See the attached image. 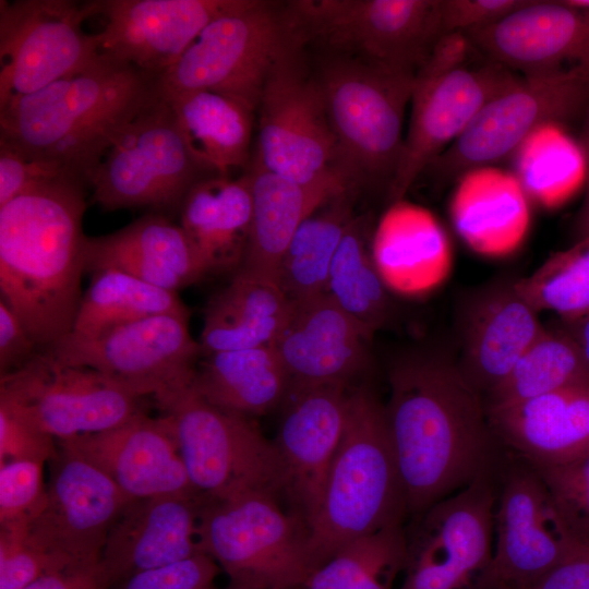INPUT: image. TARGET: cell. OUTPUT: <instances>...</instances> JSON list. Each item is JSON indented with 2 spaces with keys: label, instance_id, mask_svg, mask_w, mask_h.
<instances>
[{
  "label": "cell",
  "instance_id": "f6af8a7d",
  "mask_svg": "<svg viewBox=\"0 0 589 589\" xmlns=\"http://www.w3.org/2000/svg\"><path fill=\"white\" fill-rule=\"evenodd\" d=\"M55 437L40 430L12 402L0 398V462L31 460L45 464L56 453Z\"/></svg>",
  "mask_w": 589,
  "mask_h": 589
},
{
  "label": "cell",
  "instance_id": "d4e9b609",
  "mask_svg": "<svg viewBox=\"0 0 589 589\" xmlns=\"http://www.w3.org/2000/svg\"><path fill=\"white\" fill-rule=\"evenodd\" d=\"M203 496L164 495L130 503L111 527L100 568L113 588L131 576L202 554Z\"/></svg>",
  "mask_w": 589,
  "mask_h": 589
},
{
  "label": "cell",
  "instance_id": "7a4b0ae2",
  "mask_svg": "<svg viewBox=\"0 0 589 589\" xmlns=\"http://www.w3.org/2000/svg\"><path fill=\"white\" fill-rule=\"evenodd\" d=\"M84 184L59 179L0 206L1 299L41 350L72 330L82 300Z\"/></svg>",
  "mask_w": 589,
  "mask_h": 589
},
{
  "label": "cell",
  "instance_id": "4316f807",
  "mask_svg": "<svg viewBox=\"0 0 589 589\" xmlns=\"http://www.w3.org/2000/svg\"><path fill=\"white\" fill-rule=\"evenodd\" d=\"M85 269H118L153 286L178 292L208 274L179 224L147 214L105 236L87 237Z\"/></svg>",
  "mask_w": 589,
  "mask_h": 589
},
{
  "label": "cell",
  "instance_id": "d590c367",
  "mask_svg": "<svg viewBox=\"0 0 589 589\" xmlns=\"http://www.w3.org/2000/svg\"><path fill=\"white\" fill-rule=\"evenodd\" d=\"M160 314L189 315L178 292L169 291L118 269L93 273L69 333L95 338L117 327Z\"/></svg>",
  "mask_w": 589,
  "mask_h": 589
},
{
  "label": "cell",
  "instance_id": "603a6c76",
  "mask_svg": "<svg viewBox=\"0 0 589 589\" xmlns=\"http://www.w3.org/2000/svg\"><path fill=\"white\" fill-rule=\"evenodd\" d=\"M58 445L104 471L128 496H201L194 489L171 419L143 410L122 424L97 433L60 440Z\"/></svg>",
  "mask_w": 589,
  "mask_h": 589
},
{
  "label": "cell",
  "instance_id": "44dd1931",
  "mask_svg": "<svg viewBox=\"0 0 589 589\" xmlns=\"http://www.w3.org/2000/svg\"><path fill=\"white\" fill-rule=\"evenodd\" d=\"M350 392L345 384L289 388L277 440L290 512L312 527L342 436Z\"/></svg>",
  "mask_w": 589,
  "mask_h": 589
},
{
  "label": "cell",
  "instance_id": "9c48e42d",
  "mask_svg": "<svg viewBox=\"0 0 589 589\" xmlns=\"http://www.w3.org/2000/svg\"><path fill=\"white\" fill-rule=\"evenodd\" d=\"M285 13L303 43L322 39L342 55L411 76L444 35L441 0H298Z\"/></svg>",
  "mask_w": 589,
  "mask_h": 589
},
{
  "label": "cell",
  "instance_id": "816d5d0a",
  "mask_svg": "<svg viewBox=\"0 0 589 589\" xmlns=\"http://www.w3.org/2000/svg\"><path fill=\"white\" fill-rule=\"evenodd\" d=\"M532 589H589V539L579 541Z\"/></svg>",
  "mask_w": 589,
  "mask_h": 589
},
{
  "label": "cell",
  "instance_id": "db71d44e",
  "mask_svg": "<svg viewBox=\"0 0 589 589\" xmlns=\"http://www.w3.org/2000/svg\"><path fill=\"white\" fill-rule=\"evenodd\" d=\"M557 324L573 337L589 361V313L572 320L560 318Z\"/></svg>",
  "mask_w": 589,
  "mask_h": 589
},
{
  "label": "cell",
  "instance_id": "b9f144b4",
  "mask_svg": "<svg viewBox=\"0 0 589 589\" xmlns=\"http://www.w3.org/2000/svg\"><path fill=\"white\" fill-rule=\"evenodd\" d=\"M578 540L589 539V453L560 465L533 467Z\"/></svg>",
  "mask_w": 589,
  "mask_h": 589
},
{
  "label": "cell",
  "instance_id": "6f0895ef",
  "mask_svg": "<svg viewBox=\"0 0 589 589\" xmlns=\"http://www.w3.org/2000/svg\"><path fill=\"white\" fill-rule=\"evenodd\" d=\"M207 589H216L214 588L213 586L207 588ZM225 589H254V588H251V587H248V586H243V585H238V584H233L231 582L229 587L225 588Z\"/></svg>",
  "mask_w": 589,
  "mask_h": 589
},
{
  "label": "cell",
  "instance_id": "ac0fdd59",
  "mask_svg": "<svg viewBox=\"0 0 589 589\" xmlns=\"http://www.w3.org/2000/svg\"><path fill=\"white\" fill-rule=\"evenodd\" d=\"M28 540L68 566L99 564L108 533L133 498L104 471L59 446Z\"/></svg>",
  "mask_w": 589,
  "mask_h": 589
},
{
  "label": "cell",
  "instance_id": "836d02e7",
  "mask_svg": "<svg viewBox=\"0 0 589 589\" xmlns=\"http://www.w3.org/2000/svg\"><path fill=\"white\" fill-rule=\"evenodd\" d=\"M192 387L211 405L239 414H262L284 401L289 380L272 346L202 354Z\"/></svg>",
  "mask_w": 589,
  "mask_h": 589
},
{
  "label": "cell",
  "instance_id": "484cf974",
  "mask_svg": "<svg viewBox=\"0 0 589 589\" xmlns=\"http://www.w3.org/2000/svg\"><path fill=\"white\" fill-rule=\"evenodd\" d=\"M462 327L458 368L484 397L509 374L544 325L517 291L515 280H506L479 293Z\"/></svg>",
  "mask_w": 589,
  "mask_h": 589
},
{
  "label": "cell",
  "instance_id": "f35d334b",
  "mask_svg": "<svg viewBox=\"0 0 589 589\" xmlns=\"http://www.w3.org/2000/svg\"><path fill=\"white\" fill-rule=\"evenodd\" d=\"M401 524L359 538L339 550L308 579L305 589H394L406 563Z\"/></svg>",
  "mask_w": 589,
  "mask_h": 589
},
{
  "label": "cell",
  "instance_id": "1f68e13d",
  "mask_svg": "<svg viewBox=\"0 0 589 589\" xmlns=\"http://www.w3.org/2000/svg\"><path fill=\"white\" fill-rule=\"evenodd\" d=\"M195 163L209 176L250 163L254 110L230 96L207 91H163Z\"/></svg>",
  "mask_w": 589,
  "mask_h": 589
},
{
  "label": "cell",
  "instance_id": "2e32d148",
  "mask_svg": "<svg viewBox=\"0 0 589 589\" xmlns=\"http://www.w3.org/2000/svg\"><path fill=\"white\" fill-rule=\"evenodd\" d=\"M45 350L59 361L97 370L155 400L192 383L202 357L189 330V315L160 314L95 338L71 334Z\"/></svg>",
  "mask_w": 589,
  "mask_h": 589
},
{
  "label": "cell",
  "instance_id": "7402d4cb",
  "mask_svg": "<svg viewBox=\"0 0 589 589\" xmlns=\"http://www.w3.org/2000/svg\"><path fill=\"white\" fill-rule=\"evenodd\" d=\"M239 0H96L101 55L159 77L215 17ZM95 14V15H96Z\"/></svg>",
  "mask_w": 589,
  "mask_h": 589
},
{
  "label": "cell",
  "instance_id": "8fae6325",
  "mask_svg": "<svg viewBox=\"0 0 589 589\" xmlns=\"http://www.w3.org/2000/svg\"><path fill=\"white\" fill-rule=\"evenodd\" d=\"M207 175L191 156L173 112L160 94L125 125L87 179L104 211L180 208Z\"/></svg>",
  "mask_w": 589,
  "mask_h": 589
},
{
  "label": "cell",
  "instance_id": "5b68a950",
  "mask_svg": "<svg viewBox=\"0 0 589 589\" xmlns=\"http://www.w3.org/2000/svg\"><path fill=\"white\" fill-rule=\"evenodd\" d=\"M316 76L345 172L357 188L374 183L389 189L414 76L346 55L325 59Z\"/></svg>",
  "mask_w": 589,
  "mask_h": 589
},
{
  "label": "cell",
  "instance_id": "7dc6e473",
  "mask_svg": "<svg viewBox=\"0 0 589 589\" xmlns=\"http://www.w3.org/2000/svg\"><path fill=\"white\" fill-rule=\"evenodd\" d=\"M220 567L202 553L163 567L137 573L111 589H207Z\"/></svg>",
  "mask_w": 589,
  "mask_h": 589
},
{
  "label": "cell",
  "instance_id": "60d3db41",
  "mask_svg": "<svg viewBox=\"0 0 589 589\" xmlns=\"http://www.w3.org/2000/svg\"><path fill=\"white\" fill-rule=\"evenodd\" d=\"M457 227L477 251L501 255L513 250L526 224L525 204L513 191L459 193L455 203Z\"/></svg>",
  "mask_w": 589,
  "mask_h": 589
},
{
  "label": "cell",
  "instance_id": "74e56055",
  "mask_svg": "<svg viewBox=\"0 0 589 589\" xmlns=\"http://www.w3.org/2000/svg\"><path fill=\"white\" fill-rule=\"evenodd\" d=\"M388 291L368 244L365 221L353 218L330 264L325 292L373 337L389 318Z\"/></svg>",
  "mask_w": 589,
  "mask_h": 589
},
{
  "label": "cell",
  "instance_id": "d6a6232c",
  "mask_svg": "<svg viewBox=\"0 0 589 589\" xmlns=\"http://www.w3.org/2000/svg\"><path fill=\"white\" fill-rule=\"evenodd\" d=\"M289 309L290 301L275 283L237 271L206 305L202 354L272 346Z\"/></svg>",
  "mask_w": 589,
  "mask_h": 589
},
{
  "label": "cell",
  "instance_id": "30bf717a",
  "mask_svg": "<svg viewBox=\"0 0 589 589\" xmlns=\"http://www.w3.org/2000/svg\"><path fill=\"white\" fill-rule=\"evenodd\" d=\"M290 38L285 10L269 1L239 0L202 29L158 77V87L213 91L255 111L268 74Z\"/></svg>",
  "mask_w": 589,
  "mask_h": 589
},
{
  "label": "cell",
  "instance_id": "6da1fadb",
  "mask_svg": "<svg viewBox=\"0 0 589 589\" xmlns=\"http://www.w3.org/2000/svg\"><path fill=\"white\" fill-rule=\"evenodd\" d=\"M385 418L406 510L417 516L491 473L496 440L484 398L458 365L414 352L389 371Z\"/></svg>",
  "mask_w": 589,
  "mask_h": 589
},
{
  "label": "cell",
  "instance_id": "ee69618b",
  "mask_svg": "<svg viewBox=\"0 0 589 589\" xmlns=\"http://www.w3.org/2000/svg\"><path fill=\"white\" fill-rule=\"evenodd\" d=\"M65 567L28 540L25 527L1 528L0 589H26L44 574Z\"/></svg>",
  "mask_w": 589,
  "mask_h": 589
},
{
  "label": "cell",
  "instance_id": "8992f818",
  "mask_svg": "<svg viewBox=\"0 0 589 589\" xmlns=\"http://www.w3.org/2000/svg\"><path fill=\"white\" fill-rule=\"evenodd\" d=\"M156 402L172 421L189 478L201 496L225 501L263 493L285 498L279 450L247 416L211 405L192 383Z\"/></svg>",
  "mask_w": 589,
  "mask_h": 589
},
{
  "label": "cell",
  "instance_id": "9a60e30c",
  "mask_svg": "<svg viewBox=\"0 0 589 589\" xmlns=\"http://www.w3.org/2000/svg\"><path fill=\"white\" fill-rule=\"evenodd\" d=\"M588 104L589 77L521 76L490 99L425 170L435 179L447 181L498 163L540 127L567 122L586 110Z\"/></svg>",
  "mask_w": 589,
  "mask_h": 589
},
{
  "label": "cell",
  "instance_id": "f546056e",
  "mask_svg": "<svg viewBox=\"0 0 589 589\" xmlns=\"http://www.w3.org/2000/svg\"><path fill=\"white\" fill-rule=\"evenodd\" d=\"M371 251L388 290L399 294H424L441 285L452 259L446 239L424 209L399 201L380 221Z\"/></svg>",
  "mask_w": 589,
  "mask_h": 589
},
{
  "label": "cell",
  "instance_id": "7c38bea8",
  "mask_svg": "<svg viewBox=\"0 0 589 589\" xmlns=\"http://www.w3.org/2000/svg\"><path fill=\"white\" fill-rule=\"evenodd\" d=\"M95 1H0V108L103 59L83 29Z\"/></svg>",
  "mask_w": 589,
  "mask_h": 589
},
{
  "label": "cell",
  "instance_id": "e0dca14e",
  "mask_svg": "<svg viewBox=\"0 0 589 589\" xmlns=\"http://www.w3.org/2000/svg\"><path fill=\"white\" fill-rule=\"evenodd\" d=\"M495 548L480 589H532L581 541L528 462L505 474L494 514Z\"/></svg>",
  "mask_w": 589,
  "mask_h": 589
},
{
  "label": "cell",
  "instance_id": "cb8c5ba5",
  "mask_svg": "<svg viewBox=\"0 0 589 589\" xmlns=\"http://www.w3.org/2000/svg\"><path fill=\"white\" fill-rule=\"evenodd\" d=\"M372 340L324 292L290 302L286 321L272 344L289 380V388L345 384L369 361Z\"/></svg>",
  "mask_w": 589,
  "mask_h": 589
},
{
  "label": "cell",
  "instance_id": "7bdbcfd3",
  "mask_svg": "<svg viewBox=\"0 0 589 589\" xmlns=\"http://www.w3.org/2000/svg\"><path fill=\"white\" fill-rule=\"evenodd\" d=\"M44 464L31 460L0 462V527H26L43 507L47 485Z\"/></svg>",
  "mask_w": 589,
  "mask_h": 589
},
{
  "label": "cell",
  "instance_id": "d6986e66",
  "mask_svg": "<svg viewBox=\"0 0 589 589\" xmlns=\"http://www.w3.org/2000/svg\"><path fill=\"white\" fill-rule=\"evenodd\" d=\"M464 33L482 57L522 77H589V9L565 0H531L491 25Z\"/></svg>",
  "mask_w": 589,
  "mask_h": 589
},
{
  "label": "cell",
  "instance_id": "277c9868",
  "mask_svg": "<svg viewBox=\"0 0 589 589\" xmlns=\"http://www.w3.org/2000/svg\"><path fill=\"white\" fill-rule=\"evenodd\" d=\"M405 514L384 405L371 388L360 386L350 392L322 506L309 530L315 569L348 543L401 524Z\"/></svg>",
  "mask_w": 589,
  "mask_h": 589
},
{
  "label": "cell",
  "instance_id": "9f6ffc18",
  "mask_svg": "<svg viewBox=\"0 0 589 589\" xmlns=\"http://www.w3.org/2000/svg\"><path fill=\"white\" fill-rule=\"evenodd\" d=\"M578 147L582 154L586 165L589 168V104L586 108V119L579 135Z\"/></svg>",
  "mask_w": 589,
  "mask_h": 589
},
{
  "label": "cell",
  "instance_id": "5bb4252c",
  "mask_svg": "<svg viewBox=\"0 0 589 589\" xmlns=\"http://www.w3.org/2000/svg\"><path fill=\"white\" fill-rule=\"evenodd\" d=\"M0 398L57 441L116 428L142 411V397L97 370L65 364L40 351L0 375Z\"/></svg>",
  "mask_w": 589,
  "mask_h": 589
},
{
  "label": "cell",
  "instance_id": "ab89813d",
  "mask_svg": "<svg viewBox=\"0 0 589 589\" xmlns=\"http://www.w3.org/2000/svg\"><path fill=\"white\" fill-rule=\"evenodd\" d=\"M519 294L537 311L561 320L589 313V237L552 254L530 276L515 280Z\"/></svg>",
  "mask_w": 589,
  "mask_h": 589
},
{
  "label": "cell",
  "instance_id": "681fc988",
  "mask_svg": "<svg viewBox=\"0 0 589 589\" xmlns=\"http://www.w3.org/2000/svg\"><path fill=\"white\" fill-rule=\"evenodd\" d=\"M479 55L462 32L444 34L414 75V84H428L472 62Z\"/></svg>",
  "mask_w": 589,
  "mask_h": 589
},
{
  "label": "cell",
  "instance_id": "4dcf8cb0",
  "mask_svg": "<svg viewBox=\"0 0 589 589\" xmlns=\"http://www.w3.org/2000/svg\"><path fill=\"white\" fill-rule=\"evenodd\" d=\"M252 220L250 178L213 175L196 182L180 206V226L208 274L242 265Z\"/></svg>",
  "mask_w": 589,
  "mask_h": 589
},
{
  "label": "cell",
  "instance_id": "c3c4849f",
  "mask_svg": "<svg viewBox=\"0 0 589 589\" xmlns=\"http://www.w3.org/2000/svg\"><path fill=\"white\" fill-rule=\"evenodd\" d=\"M531 0H441L444 34L491 25Z\"/></svg>",
  "mask_w": 589,
  "mask_h": 589
},
{
  "label": "cell",
  "instance_id": "ffe728a7",
  "mask_svg": "<svg viewBox=\"0 0 589 589\" xmlns=\"http://www.w3.org/2000/svg\"><path fill=\"white\" fill-rule=\"evenodd\" d=\"M520 77L484 58L435 82L413 83L409 127L388 189L392 204L402 201L416 179L461 134L490 99Z\"/></svg>",
  "mask_w": 589,
  "mask_h": 589
},
{
  "label": "cell",
  "instance_id": "83f0119b",
  "mask_svg": "<svg viewBox=\"0 0 589 589\" xmlns=\"http://www.w3.org/2000/svg\"><path fill=\"white\" fill-rule=\"evenodd\" d=\"M486 412L495 437L532 467L560 465L589 453V386Z\"/></svg>",
  "mask_w": 589,
  "mask_h": 589
},
{
  "label": "cell",
  "instance_id": "52a82bcc",
  "mask_svg": "<svg viewBox=\"0 0 589 589\" xmlns=\"http://www.w3.org/2000/svg\"><path fill=\"white\" fill-rule=\"evenodd\" d=\"M296 35L274 63L259 104L253 158L304 187L353 190L345 172L317 76L308 74Z\"/></svg>",
  "mask_w": 589,
  "mask_h": 589
},
{
  "label": "cell",
  "instance_id": "e575fe53",
  "mask_svg": "<svg viewBox=\"0 0 589 589\" xmlns=\"http://www.w3.org/2000/svg\"><path fill=\"white\" fill-rule=\"evenodd\" d=\"M578 386H589V361L556 323L543 327L509 374L483 398L489 410Z\"/></svg>",
  "mask_w": 589,
  "mask_h": 589
},
{
  "label": "cell",
  "instance_id": "3957f363",
  "mask_svg": "<svg viewBox=\"0 0 589 589\" xmlns=\"http://www.w3.org/2000/svg\"><path fill=\"white\" fill-rule=\"evenodd\" d=\"M104 56V55H103ZM158 77L104 56L0 108V141L87 183L125 125L157 95Z\"/></svg>",
  "mask_w": 589,
  "mask_h": 589
},
{
  "label": "cell",
  "instance_id": "11a10c76",
  "mask_svg": "<svg viewBox=\"0 0 589 589\" xmlns=\"http://www.w3.org/2000/svg\"><path fill=\"white\" fill-rule=\"evenodd\" d=\"M576 239L589 237V168L585 178V199L575 220Z\"/></svg>",
  "mask_w": 589,
  "mask_h": 589
},
{
  "label": "cell",
  "instance_id": "8d00e7d4",
  "mask_svg": "<svg viewBox=\"0 0 589 589\" xmlns=\"http://www.w3.org/2000/svg\"><path fill=\"white\" fill-rule=\"evenodd\" d=\"M351 196L348 191L332 199L297 229L277 274V286L290 302L325 292L330 264L354 218Z\"/></svg>",
  "mask_w": 589,
  "mask_h": 589
},
{
  "label": "cell",
  "instance_id": "ba28073f",
  "mask_svg": "<svg viewBox=\"0 0 589 589\" xmlns=\"http://www.w3.org/2000/svg\"><path fill=\"white\" fill-rule=\"evenodd\" d=\"M200 541L231 582L254 589L301 588L315 570L308 527L267 494L205 500Z\"/></svg>",
  "mask_w": 589,
  "mask_h": 589
},
{
  "label": "cell",
  "instance_id": "4fadbf2b",
  "mask_svg": "<svg viewBox=\"0 0 589 589\" xmlns=\"http://www.w3.org/2000/svg\"><path fill=\"white\" fill-rule=\"evenodd\" d=\"M495 502L489 473L414 516L398 589H480L493 556Z\"/></svg>",
  "mask_w": 589,
  "mask_h": 589
},
{
  "label": "cell",
  "instance_id": "bcb514c9",
  "mask_svg": "<svg viewBox=\"0 0 589 589\" xmlns=\"http://www.w3.org/2000/svg\"><path fill=\"white\" fill-rule=\"evenodd\" d=\"M63 178L79 179L57 163L29 157L0 141V206L26 191Z\"/></svg>",
  "mask_w": 589,
  "mask_h": 589
},
{
  "label": "cell",
  "instance_id": "f1b7e54d",
  "mask_svg": "<svg viewBox=\"0 0 589 589\" xmlns=\"http://www.w3.org/2000/svg\"><path fill=\"white\" fill-rule=\"evenodd\" d=\"M252 220L241 271L275 283L281 257L302 221L332 199L353 190L304 187L264 168L251 157L247 171Z\"/></svg>",
  "mask_w": 589,
  "mask_h": 589
},
{
  "label": "cell",
  "instance_id": "f5cc1de1",
  "mask_svg": "<svg viewBox=\"0 0 589 589\" xmlns=\"http://www.w3.org/2000/svg\"><path fill=\"white\" fill-rule=\"evenodd\" d=\"M26 589H110L99 564L51 570Z\"/></svg>",
  "mask_w": 589,
  "mask_h": 589
},
{
  "label": "cell",
  "instance_id": "f907efd6",
  "mask_svg": "<svg viewBox=\"0 0 589 589\" xmlns=\"http://www.w3.org/2000/svg\"><path fill=\"white\" fill-rule=\"evenodd\" d=\"M40 351L23 322L0 300V375L22 369Z\"/></svg>",
  "mask_w": 589,
  "mask_h": 589
}]
</instances>
